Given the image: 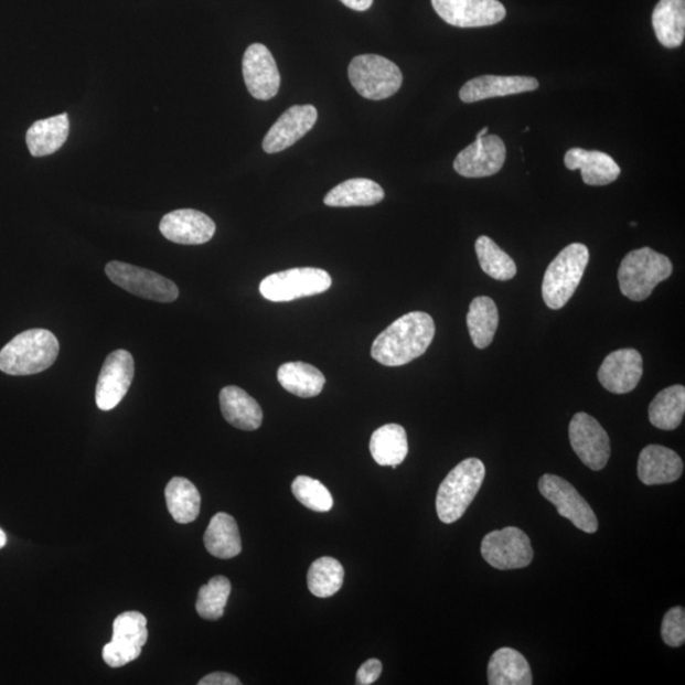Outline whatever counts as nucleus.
Wrapping results in <instances>:
<instances>
[{
    "mask_svg": "<svg viewBox=\"0 0 685 685\" xmlns=\"http://www.w3.org/2000/svg\"><path fill=\"white\" fill-rule=\"evenodd\" d=\"M538 87V81L532 76L482 75L464 84L460 90V98L464 104H473L495 97L520 95L536 90Z\"/></svg>",
    "mask_w": 685,
    "mask_h": 685,
    "instance_id": "aec40b11",
    "label": "nucleus"
},
{
    "mask_svg": "<svg viewBox=\"0 0 685 685\" xmlns=\"http://www.w3.org/2000/svg\"><path fill=\"white\" fill-rule=\"evenodd\" d=\"M673 265L670 258L651 248L632 250L623 258L619 269L620 289L632 301L650 298L655 287L670 278Z\"/></svg>",
    "mask_w": 685,
    "mask_h": 685,
    "instance_id": "20e7f679",
    "label": "nucleus"
},
{
    "mask_svg": "<svg viewBox=\"0 0 685 685\" xmlns=\"http://www.w3.org/2000/svg\"><path fill=\"white\" fill-rule=\"evenodd\" d=\"M653 28L660 44L679 47L685 38V0H660L653 13Z\"/></svg>",
    "mask_w": 685,
    "mask_h": 685,
    "instance_id": "a878e982",
    "label": "nucleus"
},
{
    "mask_svg": "<svg viewBox=\"0 0 685 685\" xmlns=\"http://www.w3.org/2000/svg\"><path fill=\"white\" fill-rule=\"evenodd\" d=\"M538 489L540 494L556 506L557 513L569 520L575 527L587 533L598 531L596 513L569 481L546 473L539 479Z\"/></svg>",
    "mask_w": 685,
    "mask_h": 685,
    "instance_id": "9d476101",
    "label": "nucleus"
},
{
    "mask_svg": "<svg viewBox=\"0 0 685 685\" xmlns=\"http://www.w3.org/2000/svg\"><path fill=\"white\" fill-rule=\"evenodd\" d=\"M481 555L497 570L527 568L533 560L531 539L517 527L493 531L482 539Z\"/></svg>",
    "mask_w": 685,
    "mask_h": 685,
    "instance_id": "1a4fd4ad",
    "label": "nucleus"
},
{
    "mask_svg": "<svg viewBox=\"0 0 685 685\" xmlns=\"http://www.w3.org/2000/svg\"><path fill=\"white\" fill-rule=\"evenodd\" d=\"M370 451L379 467H399L409 452L408 436L399 425H386L374 431Z\"/></svg>",
    "mask_w": 685,
    "mask_h": 685,
    "instance_id": "c85d7f7f",
    "label": "nucleus"
},
{
    "mask_svg": "<svg viewBox=\"0 0 685 685\" xmlns=\"http://www.w3.org/2000/svg\"><path fill=\"white\" fill-rule=\"evenodd\" d=\"M490 685H531L529 664L517 650L502 647L495 651L488 665Z\"/></svg>",
    "mask_w": 685,
    "mask_h": 685,
    "instance_id": "393cba45",
    "label": "nucleus"
},
{
    "mask_svg": "<svg viewBox=\"0 0 685 685\" xmlns=\"http://www.w3.org/2000/svg\"><path fill=\"white\" fill-rule=\"evenodd\" d=\"M662 636L667 646L681 647L685 642V611L683 607H674L664 616Z\"/></svg>",
    "mask_w": 685,
    "mask_h": 685,
    "instance_id": "4c0bfd02",
    "label": "nucleus"
},
{
    "mask_svg": "<svg viewBox=\"0 0 685 685\" xmlns=\"http://www.w3.org/2000/svg\"><path fill=\"white\" fill-rule=\"evenodd\" d=\"M7 545V535L2 528H0V549Z\"/></svg>",
    "mask_w": 685,
    "mask_h": 685,
    "instance_id": "79ce46f5",
    "label": "nucleus"
},
{
    "mask_svg": "<svg viewBox=\"0 0 685 685\" xmlns=\"http://www.w3.org/2000/svg\"><path fill=\"white\" fill-rule=\"evenodd\" d=\"M232 593V584L225 577L210 579L199 591L196 611L203 620L216 621L225 612L228 597Z\"/></svg>",
    "mask_w": 685,
    "mask_h": 685,
    "instance_id": "c9c22d12",
    "label": "nucleus"
},
{
    "mask_svg": "<svg viewBox=\"0 0 685 685\" xmlns=\"http://www.w3.org/2000/svg\"><path fill=\"white\" fill-rule=\"evenodd\" d=\"M149 638L148 621L140 612H125L114 622V638L104 647V660L108 666L122 667L141 655Z\"/></svg>",
    "mask_w": 685,
    "mask_h": 685,
    "instance_id": "9b49d317",
    "label": "nucleus"
},
{
    "mask_svg": "<svg viewBox=\"0 0 685 685\" xmlns=\"http://www.w3.org/2000/svg\"><path fill=\"white\" fill-rule=\"evenodd\" d=\"M505 158L504 141L496 135H485L457 156L453 168L462 176L484 178L501 172Z\"/></svg>",
    "mask_w": 685,
    "mask_h": 685,
    "instance_id": "2eb2a0df",
    "label": "nucleus"
},
{
    "mask_svg": "<svg viewBox=\"0 0 685 685\" xmlns=\"http://www.w3.org/2000/svg\"><path fill=\"white\" fill-rule=\"evenodd\" d=\"M159 228L165 239L183 245L205 244L214 238L216 232L213 218L192 208L167 214Z\"/></svg>",
    "mask_w": 685,
    "mask_h": 685,
    "instance_id": "f3484780",
    "label": "nucleus"
},
{
    "mask_svg": "<svg viewBox=\"0 0 685 685\" xmlns=\"http://www.w3.org/2000/svg\"><path fill=\"white\" fill-rule=\"evenodd\" d=\"M220 408L228 425L242 430H256L264 421L260 405L238 386L223 388L220 393Z\"/></svg>",
    "mask_w": 685,
    "mask_h": 685,
    "instance_id": "5701e85b",
    "label": "nucleus"
},
{
    "mask_svg": "<svg viewBox=\"0 0 685 685\" xmlns=\"http://www.w3.org/2000/svg\"><path fill=\"white\" fill-rule=\"evenodd\" d=\"M243 75L251 97L268 100L277 96L281 75L274 55L265 45L253 44L245 51Z\"/></svg>",
    "mask_w": 685,
    "mask_h": 685,
    "instance_id": "dca6fc26",
    "label": "nucleus"
},
{
    "mask_svg": "<svg viewBox=\"0 0 685 685\" xmlns=\"http://www.w3.org/2000/svg\"><path fill=\"white\" fill-rule=\"evenodd\" d=\"M642 357L636 350L609 353L598 371L599 383L612 394H629L642 377Z\"/></svg>",
    "mask_w": 685,
    "mask_h": 685,
    "instance_id": "a211bd4d",
    "label": "nucleus"
},
{
    "mask_svg": "<svg viewBox=\"0 0 685 685\" xmlns=\"http://www.w3.org/2000/svg\"><path fill=\"white\" fill-rule=\"evenodd\" d=\"M572 450L590 470L600 471L611 457V442L599 421L587 413L575 414L569 427Z\"/></svg>",
    "mask_w": 685,
    "mask_h": 685,
    "instance_id": "f8f14e48",
    "label": "nucleus"
},
{
    "mask_svg": "<svg viewBox=\"0 0 685 685\" xmlns=\"http://www.w3.org/2000/svg\"><path fill=\"white\" fill-rule=\"evenodd\" d=\"M200 685H240L242 682L235 675L217 672L203 676L199 682Z\"/></svg>",
    "mask_w": 685,
    "mask_h": 685,
    "instance_id": "ea45409f",
    "label": "nucleus"
},
{
    "mask_svg": "<svg viewBox=\"0 0 685 685\" xmlns=\"http://www.w3.org/2000/svg\"><path fill=\"white\" fill-rule=\"evenodd\" d=\"M435 11L448 24L461 29L485 28L505 19V7L497 0H431Z\"/></svg>",
    "mask_w": 685,
    "mask_h": 685,
    "instance_id": "ddd939ff",
    "label": "nucleus"
},
{
    "mask_svg": "<svg viewBox=\"0 0 685 685\" xmlns=\"http://www.w3.org/2000/svg\"><path fill=\"white\" fill-rule=\"evenodd\" d=\"M169 513L180 524H189L199 517L201 495L196 486L184 478H173L165 488Z\"/></svg>",
    "mask_w": 685,
    "mask_h": 685,
    "instance_id": "473e14b6",
    "label": "nucleus"
},
{
    "mask_svg": "<svg viewBox=\"0 0 685 685\" xmlns=\"http://www.w3.org/2000/svg\"><path fill=\"white\" fill-rule=\"evenodd\" d=\"M383 673V664L377 659H370L361 665L357 675H355V684L370 685L374 684Z\"/></svg>",
    "mask_w": 685,
    "mask_h": 685,
    "instance_id": "58836bf2",
    "label": "nucleus"
},
{
    "mask_svg": "<svg viewBox=\"0 0 685 685\" xmlns=\"http://www.w3.org/2000/svg\"><path fill=\"white\" fill-rule=\"evenodd\" d=\"M58 351L61 345L49 330H25L0 351V371L11 376L40 374L54 365Z\"/></svg>",
    "mask_w": 685,
    "mask_h": 685,
    "instance_id": "f03ea898",
    "label": "nucleus"
},
{
    "mask_svg": "<svg viewBox=\"0 0 685 685\" xmlns=\"http://www.w3.org/2000/svg\"><path fill=\"white\" fill-rule=\"evenodd\" d=\"M484 479L485 467L479 459H468L457 464L438 489V518L446 524L459 521L478 495Z\"/></svg>",
    "mask_w": 685,
    "mask_h": 685,
    "instance_id": "7ed1b4c3",
    "label": "nucleus"
},
{
    "mask_svg": "<svg viewBox=\"0 0 685 685\" xmlns=\"http://www.w3.org/2000/svg\"><path fill=\"white\" fill-rule=\"evenodd\" d=\"M685 413V387L674 385L660 392L649 406L651 425L662 430H674L681 426Z\"/></svg>",
    "mask_w": 685,
    "mask_h": 685,
    "instance_id": "2f4dec72",
    "label": "nucleus"
},
{
    "mask_svg": "<svg viewBox=\"0 0 685 685\" xmlns=\"http://www.w3.org/2000/svg\"><path fill=\"white\" fill-rule=\"evenodd\" d=\"M292 494L298 501L314 512H329L334 505L333 495L319 480L298 477L292 482Z\"/></svg>",
    "mask_w": 685,
    "mask_h": 685,
    "instance_id": "e433bc0d",
    "label": "nucleus"
},
{
    "mask_svg": "<svg viewBox=\"0 0 685 685\" xmlns=\"http://www.w3.org/2000/svg\"><path fill=\"white\" fill-rule=\"evenodd\" d=\"M135 362L130 352L118 350L108 355L96 386V403L100 410H113L124 400L132 384Z\"/></svg>",
    "mask_w": 685,
    "mask_h": 685,
    "instance_id": "4468645a",
    "label": "nucleus"
},
{
    "mask_svg": "<svg viewBox=\"0 0 685 685\" xmlns=\"http://www.w3.org/2000/svg\"><path fill=\"white\" fill-rule=\"evenodd\" d=\"M203 543L211 555L223 560L240 555L242 538L238 524L231 514H215L203 536Z\"/></svg>",
    "mask_w": 685,
    "mask_h": 685,
    "instance_id": "cd10ccee",
    "label": "nucleus"
},
{
    "mask_svg": "<svg viewBox=\"0 0 685 685\" xmlns=\"http://www.w3.org/2000/svg\"><path fill=\"white\" fill-rule=\"evenodd\" d=\"M435 334L434 318L422 311L409 312L376 338L372 344V358L387 367L408 365L427 352Z\"/></svg>",
    "mask_w": 685,
    "mask_h": 685,
    "instance_id": "f257e3e1",
    "label": "nucleus"
},
{
    "mask_svg": "<svg viewBox=\"0 0 685 685\" xmlns=\"http://www.w3.org/2000/svg\"><path fill=\"white\" fill-rule=\"evenodd\" d=\"M318 120L314 106H293L278 118L270 127L264 140V149L268 154L283 151L307 135Z\"/></svg>",
    "mask_w": 685,
    "mask_h": 685,
    "instance_id": "6ab92c4d",
    "label": "nucleus"
},
{
    "mask_svg": "<svg viewBox=\"0 0 685 685\" xmlns=\"http://www.w3.org/2000/svg\"><path fill=\"white\" fill-rule=\"evenodd\" d=\"M385 199L384 189L366 178H354L338 184L330 191L324 203L330 207L374 206Z\"/></svg>",
    "mask_w": 685,
    "mask_h": 685,
    "instance_id": "bb28decb",
    "label": "nucleus"
},
{
    "mask_svg": "<svg viewBox=\"0 0 685 685\" xmlns=\"http://www.w3.org/2000/svg\"><path fill=\"white\" fill-rule=\"evenodd\" d=\"M565 165L569 171H580L584 183L588 185L611 184L621 174L614 159L597 150L572 148L566 152Z\"/></svg>",
    "mask_w": 685,
    "mask_h": 685,
    "instance_id": "4be33fe9",
    "label": "nucleus"
},
{
    "mask_svg": "<svg viewBox=\"0 0 685 685\" xmlns=\"http://www.w3.org/2000/svg\"><path fill=\"white\" fill-rule=\"evenodd\" d=\"M683 461L678 453L659 445H650L641 451L638 475L642 484L653 486L671 484L682 477Z\"/></svg>",
    "mask_w": 685,
    "mask_h": 685,
    "instance_id": "412c9836",
    "label": "nucleus"
},
{
    "mask_svg": "<svg viewBox=\"0 0 685 685\" xmlns=\"http://www.w3.org/2000/svg\"><path fill=\"white\" fill-rule=\"evenodd\" d=\"M341 2L353 11L363 12L368 10L374 0H341Z\"/></svg>",
    "mask_w": 685,
    "mask_h": 685,
    "instance_id": "a19ab883",
    "label": "nucleus"
},
{
    "mask_svg": "<svg viewBox=\"0 0 685 685\" xmlns=\"http://www.w3.org/2000/svg\"><path fill=\"white\" fill-rule=\"evenodd\" d=\"M277 378L286 392L303 399L318 396L325 385L321 371L303 362L285 363L278 368Z\"/></svg>",
    "mask_w": 685,
    "mask_h": 685,
    "instance_id": "c756f323",
    "label": "nucleus"
},
{
    "mask_svg": "<svg viewBox=\"0 0 685 685\" xmlns=\"http://www.w3.org/2000/svg\"><path fill=\"white\" fill-rule=\"evenodd\" d=\"M475 249L481 269L496 281H510L517 275L514 260L489 236H480L475 243Z\"/></svg>",
    "mask_w": 685,
    "mask_h": 685,
    "instance_id": "f704fd0d",
    "label": "nucleus"
},
{
    "mask_svg": "<svg viewBox=\"0 0 685 685\" xmlns=\"http://www.w3.org/2000/svg\"><path fill=\"white\" fill-rule=\"evenodd\" d=\"M69 129L71 124L67 114L45 118V120L33 124L25 135V142H28L31 156L47 157L61 150L69 137Z\"/></svg>",
    "mask_w": 685,
    "mask_h": 685,
    "instance_id": "b1692460",
    "label": "nucleus"
},
{
    "mask_svg": "<svg viewBox=\"0 0 685 685\" xmlns=\"http://www.w3.org/2000/svg\"><path fill=\"white\" fill-rule=\"evenodd\" d=\"M489 131V127H484V129H482L478 135H477V139L485 137V135H488Z\"/></svg>",
    "mask_w": 685,
    "mask_h": 685,
    "instance_id": "37998d69",
    "label": "nucleus"
},
{
    "mask_svg": "<svg viewBox=\"0 0 685 685\" xmlns=\"http://www.w3.org/2000/svg\"><path fill=\"white\" fill-rule=\"evenodd\" d=\"M589 264L587 245L574 243L549 264L543 282V298L549 309L565 307L577 291Z\"/></svg>",
    "mask_w": 685,
    "mask_h": 685,
    "instance_id": "39448f33",
    "label": "nucleus"
},
{
    "mask_svg": "<svg viewBox=\"0 0 685 685\" xmlns=\"http://www.w3.org/2000/svg\"><path fill=\"white\" fill-rule=\"evenodd\" d=\"M332 286V277L320 268H292L270 275L260 282L259 291L268 301L289 302L323 293Z\"/></svg>",
    "mask_w": 685,
    "mask_h": 685,
    "instance_id": "0eeeda50",
    "label": "nucleus"
},
{
    "mask_svg": "<svg viewBox=\"0 0 685 685\" xmlns=\"http://www.w3.org/2000/svg\"><path fill=\"white\" fill-rule=\"evenodd\" d=\"M467 321L473 345L479 350L488 349L499 327V312L493 299L488 296L473 299Z\"/></svg>",
    "mask_w": 685,
    "mask_h": 685,
    "instance_id": "7c9ffc66",
    "label": "nucleus"
},
{
    "mask_svg": "<svg viewBox=\"0 0 685 685\" xmlns=\"http://www.w3.org/2000/svg\"><path fill=\"white\" fill-rule=\"evenodd\" d=\"M106 275L111 281L138 298L157 302H174L180 296L176 285L150 269L127 265L124 261H109Z\"/></svg>",
    "mask_w": 685,
    "mask_h": 685,
    "instance_id": "6e6552de",
    "label": "nucleus"
},
{
    "mask_svg": "<svg viewBox=\"0 0 685 685\" xmlns=\"http://www.w3.org/2000/svg\"><path fill=\"white\" fill-rule=\"evenodd\" d=\"M352 86L363 98L386 99L395 95L403 84V74L392 61L378 55L355 56L350 64Z\"/></svg>",
    "mask_w": 685,
    "mask_h": 685,
    "instance_id": "423d86ee",
    "label": "nucleus"
},
{
    "mask_svg": "<svg viewBox=\"0 0 685 685\" xmlns=\"http://www.w3.org/2000/svg\"><path fill=\"white\" fill-rule=\"evenodd\" d=\"M343 566L333 557H320L310 566L308 587L315 597H333L343 587Z\"/></svg>",
    "mask_w": 685,
    "mask_h": 685,
    "instance_id": "72a5a7b5",
    "label": "nucleus"
}]
</instances>
